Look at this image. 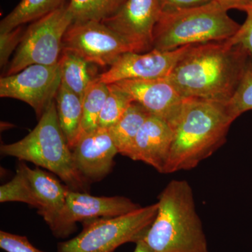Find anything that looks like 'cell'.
<instances>
[{"label":"cell","mask_w":252,"mask_h":252,"mask_svg":"<svg viewBox=\"0 0 252 252\" xmlns=\"http://www.w3.org/2000/svg\"><path fill=\"white\" fill-rule=\"evenodd\" d=\"M252 61L248 50L227 40L195 44L167 78L185 98L226 104Z\"/></svg>","instance_id":"1"},{"label":"cell","mask_w":252,"mask_h":252,"mask_svg":"<svg viewBox=\"0 0 252 252\" xmlns=\"http://www.w3.org/2000/svg\"><path fill=\"white\" fill-rule=\"evenodd\" d=\"M234 122L226 104L196 98H185L172 121L171 147L163 174L195 168L226 142Z\"/></svg>","instance_id":"2"},{"label":"cell","mask_w":252,"mask_h":252,"mask_svg":"<svg viewBox=\"0 0 252 252\" xmlns=\"http://www.w3.org/2000/svg\"><path fill=\"white\" fill-rule=\"evenodd\" d=\"M158 209L143 239L154 252H209L206 235L186 180H172L158 197Z\"/></svg>","instance_id":"3"},{"label":"cell","mask_w":252,"mask_h":252,"mask_svg":"<svg viewBox=\"0 0 252 252\" xmlns=\"http://www.w3.org/2000/svg\"><path fill=\"white\" fill-rule=\"evenodd\" d=\"M1 154L31 162L59 176L68 188L76 191L89 190V183L81 175L74 162L60 125L56 99L49 104L37 125L22 140L1 146Z\"/></svg>","instance_id":"4"},{"label":"cell","mask_w":252,"mask_h":252,"mask_svg":"<svg viewBox=\"0 0 252 252\" xmlns=\"http://www.w3.org/2000/svg\"><path fill=\"white\" fill-rule=\"evenodd\" d=\"M240 27L215 0L202 6L162 13L154 28L153 49L173 51L182 46L227 40Z\"/></svg>","instance_id":"5"},{"label":"cell","mask_w":252,"mask_h":252,"mask_svg":"<svg viewBox=\"0 0 252 252\" xmlns=\"http://www.w3.org/2000/svg\"><path fill=\"white\" fill-rule=\"evenodd\" d=\"M158 203L126 215L83 222L75 238L58 244L56 252H114L126 243L143 240L157 215Z\"/></svg>","instance_id":"6"},{"label":"cell","mask_w":252,"mask_h":252,"mask_svg":"<svg viewBox=\"0 0 252 252\" xmlns=\"http://www.w3.org/2000/svg\"><path fill=\"white\" fill-rule=\"evenodd\" d=\"M72 23L67 3L32 23L23 32L5 76L16 74L32 64H57L63 51V37Z\"/></svg>","instance_id":"7"},{"label":"cell","mask_w":252,"mask_h":252,"mask_svg":"<svg viewBox=\"0 0 252 252\" xmlns=\"http://www.w3.org/2000/svg\"><path fill=\"white\" fill-rule=\"evenodd\" d=\"M61 82L59 63L54 65L32 64L0 79V97L26 102L34 109L39 119L56 99Z\"/></svg>","instance_id":"8"},{"label":"cell","mask_w":252,"mask_h":252,"mask_svg":"<svg viewBox=\"0 0 252 252\" xmlns=\"http://www.w3.org/2000/svg\"><path fill=\"white\" fill-rule=\"evenodd\" d=\"M63 49L101 67H110L122 55L132 52L117 33L99 21L72 23L63 37Z\"/></svg>","instance_id":"9"},{"label":"cell","mask_w":252,"mask_h":252,"mask_svg":"<svg viewBox=\"0 0 252 252\" xmlns=\"http://www.w3.org/2000/svg\"><path fill=\"white\" fill-rule=\"evenodd\" d=\"M161 11L158 0H127L119 11L102 21L125 41L132 52L153 50L154 31Z\"/></svg>","instance_id":"10"},{"label":"cell","mask_w":252,"mask_h":252,"mask_svg":"<svg viewBox=\"0 0 252 252\" xmlns=\"http://www.w3.org/2000/svg\"><path fill=\"white\" fill-rule=\"evenodd\" d=\"M192 46H182L173 51L153 49L144 54L125 53L108 70L99 74L96 79L109 85L130 79L144 80L168 77L176 64Z\"/></svg>","instance_id":"11"},{"label":"cell","mask_w":252,"mask_h":252,"mask_svg":"<svg viewBox=\"0 0 252 252\" xmlns=\"http://www.w3.org/2000/svg\"><path fill=\"white\" fill-rule=\"evenodd\" d=\"M141 207L124 196L96 197L68 189L66 207L57 238H66L77 230V222L122 216Z\"/></svg>","instance_id":"12"},{"label":"cell","mask_w":252,"mask_h":252,"mask_svg":"<svg viewBox=\"0 0 252 252\" xmlns=\"http://www.w3.org/2000/svg\"><path fill=\"white\" fill-rule=\"evenodd\" d=\"M72 152L78 170L89 183L108 175L119 154L109 129L100 127L83 132Z\"/></svg>","instance_id":"13"},{"label":"cell","mask_w":252,"mask_h":252,"mask_svg":"<svg viewBox=\"0 0 252 252\" xmlns=\"http://www.w3.org/2000/svg\"><path fill=\"white\" fill-rule=\"evenodd\" d=\"M134 102L141 104L155 117L171 124L183 104L184 97L168 78L157 79H130L114 83Z\"/></svg>","instance_id":"14"},{"label":"cell","mask_w":252,"mask_h":252,"mask_svg":"<svg viewBox=\"0 0 252 252\" xmlns=\"http://www.w3.org/2000/svg\"><path fill=\"white\" fill-rule=\"evenodd\" d=\"M17 168L22 172L31 189L35 201L34 208L56 238L65 210L69 188L39 167L32 169L27 164L21 161Z\"/></svg>","instance_id":"15"},{"label":"cell","mask_w":252,"mask_h":252,"mask_svg":"<svg viewBox=\"0 0 252 252\" xmlns=\"http://www.w3.org/2000/svg\"><path fill=\"white\" fill-rule=\"evenodd\" d=\"M172 137L173 131L168 122L150 115L136 136L127 157L145 162L163 174Z\"/></svg>","instance_id":"16"},{"label":"cell","mask_w":252,"mask_h":252,"mask_svg":"<svg viewBox=\"0 0 252 252\" xmlns=\"http://www.w3.org/2000/svg\"><path fill=\"white\" fill-rule=\"evenodd\" d=\"M55 99L60 125L72 150L82 133V97L61 82Z\"/></svg>","instance_id":"17"},{"label":"cell","mask_w":252,"mask_h":252,"mask_svg":"<svg viewBox=\"0 0 252 252\" xmlns=\"http://www.w3.org/2000/svg\"><path fill=\"white\" fill-rule=\"evenodd\" d=\"M150 115L141 104L133 101L119 122L109 127L119 154L127 157L136 136Z\"/></svg>","instance_id":"18"},{"label":"cell","mask_w":252,"mask_h":252,"mask_svg":"<svg viewBox=\"0 0 252 252\" xmlns=\"http://www.w3.org/2000/svg\"><path fill=\"white\" fill-rule=\"evenodd\" d=\"M67 0H21L0 23V32L13 31L51 14L66 4Z\"/></svg>","instance_id":"19"},{"label":"cell","mask_w":252,"mask_h":252,"mask_svg":"<svg viewBox=\"0 0 252 252\" xmlns=\"http://www.w3.org/2000/svg\"><path fill=\"white\" fill-rule=\"evenodd\" d=\"M59 63L62 84L83 97L94 78L91 75L89 63L79 55L63 49Z\"/></svg>","instance_id":"20"},{"label":"cell","mask_w":252,"mask_h":252,"mask_svg":"<svg viewBox=\"0 0 252 252\" xmlns=\"http://www.w3.org/2000/svg\"><path fill=\"white\" fill-rule=\"evenodd\" d=\"M127 0H69L73 23L102 21L117 14Z\"/></svg>","instance_id":"21"},{"label":"cell","mask_w":252,"mask_h":252,"mask_svg":"<svg viewBox=\"0 0 252 252\" xmlns=\"http://www.w3.org/2000/svg\"><path fill=\"white\" fill-rule=\"evenodd\" d=\"M108 92V85L97 81L96 78L88 88L82 97V133L99 127V115Z\"/></svg>","instance_id":"22"},{"label":"cell","mask_w":252,"mask_h":252,"mask_svg":"<svg viewBox=\"0 0 252 252\" xmlns=\"http://www.w3.org/2000/svg\"><path fill=\"white\" fill-rule=\"evenodd\" d=\"M108 89V94L99 115L98 126L109 129L119 122L133 100L114 84H109Z\"/></svg>","instance_id":"23"},{"label":"cell","mask_w":252,"mask_h":252,"mask_svg":"<svg viewBox=\"0 0 252 252\" xmlns=\"http://www.w3.org/2000/svg\"><path fill=\"white\" fill-rule=\"evenodd\" d=\"M230 117L235 121L243 113L252 110V61L231 98L226 104Z\"/></svg>","instance_id":"24"},{"label":"cell","mask_w":252,"mask_h":252,"mask_svg":"<svg viewBox=\"0 0 252 252\" xmlns=\"http://www.w3.org/2000/svg\"><path fill=\"white\" fill-rule=\"evenodd\" d=\"M0 202H21L34 208L35 201L26 177L16 169L14 178L0 187Z\"/></svg>","instance_id":"25"},{"label":"cell","mask_w":252,"mask_h":252,"mask_svg":"<svg viewBox=\"0 0 252 252\" xmlns=\"http://www.w3.org/2000/svg\"><path fill=\"white\" fill-rule=\"evenodd\" d=\"M23 27L15 28L13 31L0 32V66L4 67L9 62L11 54L17 49L21 37H22Z\"/></svg>","instance_id":"26"},{"label":"cell","mask_w":252,"mask_h":252,"mask_svg":"<svg viewBox=\"0 0 252 252\" xmlns=\"http://www.w3.org/2000/svg\"><path fill=\"white\" fill-rule=\"evenodd\" d=\"M0 248L6 252H44L33 246L27 237L0 231Z\"/></svg>","instance_id":"27"},{"label":"cell","mask_w":252,"mask_h":252,"mask_svg":"<svg viewBox=\"0 0 252 252\" xmlns=\"http://www.w3.org/2000/svg\"><path fill=\"white\" fill-rule=\"evenodd\" d=\"M247 18L238 32L227 41L232 45L240 44L252 56V4L245 10Z\"/></svg>","instance_id":"28"},{"label":"cell","mask_w":252,"mask_h":252,"mask_svg":"<svg viewBox=\"0 0 252 252\" xmlns=\"http://www.w3.org/2000/svg\"><path fill=\"white\" fill-rule=\"evenodd\" d=\"M212 1L213 0H158V2L162 14L202 6Z\"/></svg>","instance_id":"29"},{"label":"cell","mask_w":252,"mask_h":252,"mask_svg":"<svg viewBox=\"0 0 252 252\" xmlns=\"http://www.w3.org/2000/svg\"><path fill=\"white\" fill-rule=\"evenodd\" d=\"M227 11L230 9L245 10L252 4V0H215Z\"/></svg>","instance_id":"30"},{"label":"cell","mask_w":252,"mask_h":252,"mask_svg":"<svg viewBox=\"0 0 252 252\" xmlns=\"http://www.w3.org/2000/svg\"><path fill=\"white\" fill-rule=\"evenodd\" d=\"M136 244L135 251L133 252H154L144 240H141Z\"/></svg>","instance_id":"31"}]
</instances>
